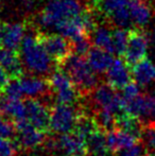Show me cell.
I'll list each match as a JSON object with an SVG mask.
<instances>
[{
    "instance_id": "cell-1",
    "label": "cell",
    "mask_w": 155,
    "mask_h": 156,
    "mask_svg": "<svg viewBox=\"0 0 155 156\" xmlns=\"http://www.w3.org/2000/svg\"><path fill=\"white\" fill-rule=\"evenodd\" d=\"M19 52L23 67L31 74L44 76L51 72L52 63L54 62L39 44L36 36L26 35L21 43Z\"/></svg>"
},
{
    "instance_id": "cell-2",
    "label": "cell",
    "mask_w": 155,
    "mask_h": 156,
    "mask_svg": "<svg viewBox=\"0 0 155 156\" xmlns=\"http://www.w3.org/2000/svg\"><path fill=\"white\" fill-rule=\"evenodd\" d=\"M58 68L63 69L70 76L73 84L81 94L91 93L98 86L99 80L97 74L84 56L71 53L58 65Z\"/></svg>"
},
{
    "instance_id": "cell-3",
    "label": "cell",
    "mask_w": 155,
    "mask_h": 156,
    "mask_svg": "<svg viewBox=\"0 0 155 156\" xmlns=\"http://www.w3.org/2000/svg\"><path fill=\"white\" fill-rule=\"evenodd\" d=\"M82 11L79 0H50L39 12L36 23L45 29L55 28L60 23L73 18Z\"/></svg>"
},
{
    "instance_id": "cell-4",
    "label": "cell",
    "mask_w": 155,
    "mask_h": 156,
    "mask_svg": "<svg viewBox=\"0 0 155 156\" xmlns=\"http://www.w3.org/2000/svg\"><path fill=\"white\" fill-rule=\"evenodd\" d=\"M82 114L73 105L56 103L50 112L49 131L58 135L73 132Z\"/></svg>"
},
{
    "instance_id": "cell-5",
    "label": "cell",
    "mask_w": 155,
    "mask_h": 156,
    "mask_svg": "<svg viewBox=\"0 0 155 156\" xmlns=\"http://www.w3.org/2000/svg\"><path fill=\"white\" fill-rule=\"evenodd\" d=\"M99 12L104 14L118 28H128L133 23L129 2L130 0H90Z\"/></svg>"
},
{
    "instance_id": "cell-6",
    "label": "cell",
    "mask_w": 155,
    "mask_h": 156,
    "mask_svg": "<svg viewBox=\"0 0 155 156\" xmlns=\"http://www.w3.org/2000/svg\"><path fill=\"white\" fill-rule=\"evenodd\" d=\"M35 36L58 66L72 53V41L64 35L38 32Z\"/></svg>"
},
{
    "instance_id": "cell-7",
    "label": "cell",
    "mask_w": 155,
    "mask_h": 156,
    "mask_svg": "<svg viewBox=\"0 0 155 156\" xmlns=\"http://www.w3.org/2000/svg\"><path fill=\"white\" fill-rule=\"evenodd\" d=\"M52 151L58 156H87L86 139L77 132L58 134L55 139L50 140Z\"/></svg>"
},
{
    "instance_id": "cell-8",
    "label": "cell",
    "mask_w": 155,
    "mask_h": 156,
    "mask_svg": "<svg viewBox=\"0 0 155 156\" xmlns=\"http://www.w3.org/2000/svg\"><path fill=\"white\" fill-rule=\"evenodd\" d=\"M150 37L143 28H135L129 30L128 46L123 58L125 62L133 67L135 64L147 58Z\"/></svg>"
},
{
    "instance_id": "cell-9",
    "label": "cell",
    "mask_w": 155,
    "mask_h": 156,
    "mask_svg": "<svg viewBox=\"0 0 155 156\" xmlns=\"http://www.w3.org/2000/svg\"><path fill=\"white\" fill-rule=\"evenodd\" d=\"M91 97L97 108L106 109L115 115L124 112L123 98L108 83L98 85L91 91Z\"/></svg>"
},
{
    "instance_id": "cell-10",
    "label": "cell",
    "mask_w": 155,
    "mask_h": 156,
    "mask_svg": "<svg viewBox=\"0 0 155 156\" xmlns=\"http://www.w3.org/2000/svg\"><path fill=\"white\" fill-rule=\"evenodd\" d=\"M124 112L137 117L143 124L155 122V94H140L124 102Z\"/></svg>"
},
{
    "instance_id": "cell-11",
    "label": "cell",
    "mask_w": 155,
    "mask_h": 156,
    "mask_svg": "<svg viewBox=\"0 0 155 156\" xmlns=\"http://www.w3.org/2000/svg\"><path fill=\"white\" fill-rule=\"evenodd\" d=\"M16 127V144L23 150H32L39 147L46 140V132L33 126L27 119L14 122Z\"/></svg>"
},
{
    "instance_id": "cell-12",
    "label": "cell",
    "mask_w": 155,
    "mask_h": 156,
    "mask_svg": "<svg viewBox=\"0 0 155 156\" xmlns=\"http://www.w3.org/2000/svg\"><path fill=\"white\" fill-rule=\"evenodd\" d=\"M23 102L28 121L38 129L44 132L49 131L50 112L47 105L37 98H28Z\"/></svg>"
},
{
    "instance_id": "cell-13",
    "label": "cell",
    "mask_w": 155,
    "mask_h": 156,
    "mask_svg": "<svg viewBox=\"0 0 155 156\" xmlns=\"http://www.w3.org/2000/svg\"><path fill=\"white\" fill-rule=\"evenodd\" d=\"M133 80L131 66L121 58H114L110 69L106 72V81L115 89H123Z\"/></svg>"
},
{
    "instance_id": "cell-14",
    "label": "cell",
    "mask_w": 155,
    "mask_h": 156,
    "mask_svg": "<svg viewBox=\"0 0 155 156\" xmlns=\"http://www.w3.org/2000/svg\"><path fill=\"white\" fill-rule=\"evenodd\" d=\"M27 21L25 23H1L2 46L9 49H20L21 43L26 36Z\"/></svg>"
},
{
    "instance_id": "cell-15",
    "label": "cell",
    "mask_w": 155,
    "mask_h": 156,
    "mask_svg": "<svg viewBox=\"0 0 155 156\" xmlns=\"http://www.w3.org/2000/svg\"><path fill=\"white\" fill-rule=\"evenodd\" d=\"M138 138L134 135L128 133L119 127H114L111 131L106 132V144L107 148L112 154L119 153L121 151L129 149L138 144Z\"/></svg>"
},
{
    "instance_id": "cell-16",
    "label": "cell",
    "mask_w": 155,
    "mask_h": 156,
    "mask_svg": "<svg viewBox=\"0 0 155 156\" xmlns=\"http://www.w3.org/2000/svg\"><path fill=\"white\" fill-rule=\"evenodd\" d=\"M0 66L10 74L11 79H20L23 76L25 67L18 50L0 48Z\"/></svg>"
},
{
    "instance_id": "cell-17",
    "label": "cell",
    "mask_w": 155,
    "mask_h": 156,
    "mask_svg": "<svg viewBox=\"0 0 155 156\" xmlns=\"http://www.w3.org/2000/svg\"><path fill=\"white\" fill-rule=\"evenodd\" d=\"M0 115L4 118L11 120L14 123L26 117V106L25 102L21 99H12L0 94Z\"/></svg>"
},
{
    "instance_id": "cell-18",
    "label": "cell",
    "mask_w": 155,
    "mask_h": 156,
    "mask_svg": "<svg viewBox=\"0 0 155 156\" xmlns=\"http://www.w3.org/2000/svg\"><path fill=\"white\" fill-rule=\"evenodd\" d=\"M23 94L28 98H43L49 93L50 87L48 81L34 76H23L20 79Z\"/></svg>"
},
{
    "instance_id": "cell-19",
    "label": "cell",
    "mask_w": 155,
    "mask_h": 156,
    "mask_svg": "<svg viewBox=\"0 0 155 156\" xmlns=\"http://www.w3.org/2000/svg\"><path fill=\"white\" fill-rule=\"evenodd\" d=\"M113 53L105 51L98 47H91L89 52L86 55V60L93 70L98 74H102L107 72L111 65L114 62V58L112 56Z\"/></svg>"
},
{
    "instance_id": "cell-20",
    "label": "cell",
    "mask_w": 155,
    "mask_h": 156,
    "mask_svg": "<svg viewBox=\"0 0 155 156\" xmlns=\"http://www.w3.org/2000/svg\"><path fill=\"white\" fill-rule=\"evenodd\" d=\"M129 8L133 23L138 28L146 27L153 16L151 5L146 0H130Z\"/></svg>"
},
{
    "instance_id": "cell-21",
    "label": "cell",
    "mask_w": 155,
    "mask_h": 156,
    "mask_svg": "<svg viewBox=\"0 0 155 156\" xmlns=\"http://www.w3.org/2000/svg\"><path fill=\"white\" fill-rule=\"evenodd\" d=\"M133 80L140 87H147L155 82V64L145 58L132 68Z\"/></svg>"
},
{
    "instance_id": "cell-22",
    "label": "cell",
    "mask_w": 155,
    "mask_h": 156,
    "mask_svg": "<svg viewBox=\"0 0 155 156\" xmlns=\"http://www.w3.org/2000/svg\"><path fill=\"white\" fill-rule=\"evenodd\" d=\"M87 154H100L110 152L106 144V132L97 129L86 138Z\"/></svg>"
},
{
    "instance_id": "cell-23",
    "label": "cell",
    "mask_w": 155,
    "mask_h": 156,
    "mask_svg": "<svg viewBox=\"0 0 155 156\" xmlns=\"http://www.w3.org/2000/svg\"><path fill=\"white\" fill-rule=\"evenodd\" d=\"M93 43L96 47L101 48L110 53H115L112 31H110V29L105 26H99L95 28L93 32Z\"/></svg>"
},
{
    "instance_id": "cell-24",
    "label": "cell",
    "mask_w": 155,
    "mask_h": 156,
    "mask_svg": "<svg viewBox=\"0 0 155 156\" xmlns=\"http://www.w3.org/2000/svg\"><path fill=\"white\" fill-rule=\"evenodd\" d=\"M140 141L146 154L155 156V122L143 124Z\"/></svg>"
},
{
    "instance_id": "cell-25",
    "label": "cell",
    "mask_w": 155,
    "mask_h": 156,
    "mask_svg": "<svg viewBox=\"0 0 155 156\" xmlns=\"http://www.w3.org/2000/svg\"><path fill=\"white\" fill-rule=\"evenodd\" d=\"M95 121L97 122L100 129L104 132H108L116 127V115L106 109L97 108V111L93 115Z\"/></svg>"
},
{
    "instance_id": "cell-26",
    "label": "cell",
    "mask_w": 155,
    "mask_h": 156,
    "mask_svg": "<svg viewBox=\"0 0 155 156\" xmlns=\"http://www.w3.org/2000/svg\"><path fill=\"white\" fill-rule=\"evenodd\" d=\"M112 36L115 54L118 56H123L128 46L129 30H125L124 28H117L112 31Z\"/></svg>"
},
{
    "instance_id": "cell-27",
    "label": "cell",
    "mask_w": 155,
    "mask_h": 156,
    "mask_svg": "<svg viewBox=\"0 0 155 156\" xmlns=\"http://www.w3.org/2000/svg\"><path fill=\"white\" fill-rule=\"evenodd\" d=\"M1 93L4 96L12 99H21L25 96L19 79H11L10 82L8 83V85L4 87Z\"/></svg>"
},
{
    "instance_id": "cell-28",
    "label": "cell",
    "mask_w": 155,
    "mask_h": 156,
    "mask_svg": "<svg viewBox=\"0 0 155 156\" xmlns=\"http://www.w3.org/2000/svg\"><path fill=\"white\" fill-rule=\"evenodd\" d=\"M91 41L89 36H83L77 41H72V53L81 56H86L89 50L91 49Z\"/></svg>"
},
{
    "instance_id": "cell-29",
    "label": "cell",
    "mask_w": 155,
    "mask_h": 156,
    "mask_svg": "<svg viewBox=\"0 0 155 156\" xmlns=\"http://www.w3.org/2000/svg\"><path fill=\"white\" fill-rule=\"evenodd\" d=\"M16 127L11 120L0 115V137L12 138L16 136Z\"/></svg>"
},
{
    "instance_id": "cell-30",
    "label": "cell",
    "mask_w": 155,
    "mask_h": 156,
    "mask_svg": "<svg viewBox=\"0 0 155 156\" xmlns=\"http://www.w3.org/2000/svg\"><path fill=\"white\" fill-rule=\"evenodd\" d=\"M17 148L16 142L11 141V138L0 137V156H15Z\"/></svg>"
},
{
    "instance_id": "cell-31",
    "label": "cell",
    "mask_w": 155,
    "mask_h": 156,
    "mask_svg": "<svg viewBox=\"0 0 155 156\" xmlns=\"http://www.w3.org/2000/svg\"><path fill=\"white\" fill-rule=\"evenodd\" d=\"M140 93V86L137 84L136 82H131L122 89V98H123L124 102H128V101H131L133 99H135L137 96H139Z\"/></svg>"
},
{
    "instance_id": "cell-32",
    "label": "cell",
    "mask_w": 155,
    "mask_h": 156,
    "mask_svg": "<svg viewBox=\"0 0 155 156\" xmlns=\"http://www.w3.org/2000/svg\"><path fill=\"white\" fill-rule=\"evenodd\" d=\"M146 152L143 144H136L135 146L119 152L118 156H145Z\"/></svg>"
},
{
    "instance_id": "cell-33",
    "label": "cell",
    "mask_w": 155,
    "mask_h": 156,
    "mask_svg": "<svg viewBox=\"0 0 155 156\" xmlns=\"http://www.w3.org/2000/svg\"><path fill=\"white\" fill-rule=\"evenodd\" d=\"M10 80H11L10 74L6 72V70L3 67L0 66V91L3 90V88L10 82Z\"/></svg>"
},
{
    "instance_id": "cell-34",
    "label": "cell",
    "mask_w": 155,
    "mask_h": 156,
    "mask_svg": "<svg viewBox=\"0 0 155 156\" xmlns=\"http://www.w3.org/2000/svg\"><path fill=\"white\" fill-rule=\"evenodd\" d=\"M150 43L152 44V46H153V48L155 49V26L151 32V35H150Z\"/></svg>"
},
{
    "instance_id": "cell-35",
    "label": "cell",
    "mask_w": 155,
    "mask_h": 156,
    "mask_svg": "<svg viewBox=\"0 0 155 156\" xmlns=\"http://www.w3.org/2000/svg\"><path fill=\"white\" fill-rule=\"evenodd\" d=\"M87 156H111V152L100 153V154H87Z\"/></svg>"
},
{
    "instance_id": "cell-36",
    "label": "cell",
    "mask_w": 155,
    "mask_h": 156,
    "mask_svg": "<svg viewBox=\"0 0 155 156\" xmlns=\"http://www.w3.org/2000/svg\"><path fill=\"white\" fill-rule=\"evenodd\" d=\"M2 46V37H1V23H0V47Z\"/></svg>"
},
{
    "instance_id": "cell-37",
    "label": "cell",
    "mask_w": 155,
    "mask_h": 156,
    "mask_svg": "<svg viewBox=\"0 0 155 156\" xmlns=\"http://www.w3.org/2000/svg\"><path fill=\"white\" fill-rule=\"evenodd\" d=\"M18 156H29L28 154H25V153H23V154H20V155H18Z\"/></svg>"
},
{
    "instance_id": "cell-38",
    "label": "cell",
    "mask_w": 155,
    "mask_h": 156,
    "mask_svg": "<svg viewBox=\"0 0 155 156\" xmlns=\"http://www.w3.org/2000/svg\"><path fill=\"white\" fill-rule=\"evenodd\" d=\"M70 156H80V155H70Z\"/></svg>"
}]
</instances>
